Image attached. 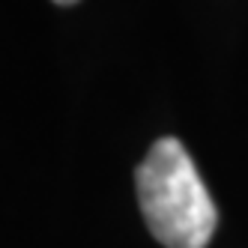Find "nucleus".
Returning <instances> with one entry per match:
<instances>
[{"label": "nucleus", "mask_w": 248, "mask_h": 248, "mask_svg": "<svg viewBox=\"0 0 248 248\" xmlns=\"http://www.w3.org/2000/svg\"><path fill=\"white\" fill-rule=\"evenodd\" d=\"M140 216L165 248H206L218 209L176 138L155 140L135 173Z\"/></svg>", "instance_id": "nucleus-1"}, {"label": "nucleus", "mask_w": 248, "mask_h": 248, "mask_svg": "<svg viewBox=\"0 0 248 248\" xmlns=\"http://www.w3.org/2000/svg\"><path fill=\"white\" fill-rule=\"evenodd\" d=\"M54 3H60V6H72V3H78V0H54Z\"/></svg>", "instance_id": "nucleus-2"}]
</instances>
